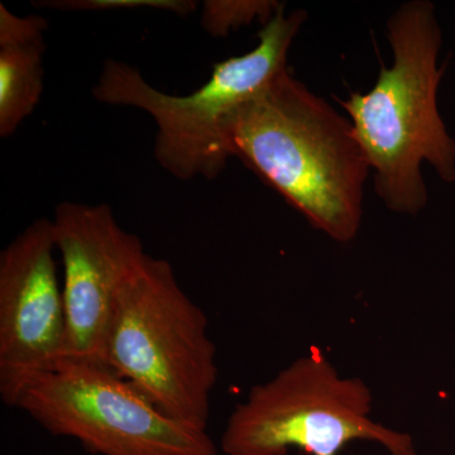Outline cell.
Masks as SVG:
<instances>
[{"label": "cell", "mask_w": 455, "mask_h": 455, "mask_svg": "<svg viewBox=\"0 0 455 455\" xmlns=\"http://www.w3.org/2000/svg\"><path fill=\"white\" fill-rule=\"evenodd\" d=\"M233 147L235 157L311 227L340 243L358 235L371 170L366 156L349 119L289 68L242 110Z\"/></svg>", "instance_id": "obj_1"}, {"label": "cell", "mask_w": 455, "mask_h": 455, "mask_svg": "<svg viewBox=\"0 0 455 455\" xmlns=\"http://www.w3.org/2000/svg\"><path fill=\"white\" fill-rule=\"evenodd\" d=\"M394 62L368 92L338 100L373 171L377 196L390 211L418 215L427 203L421 164L455 181V140L439 112L443 35L435 5L403 3L387 22Z\"/></svg>", "instance_id": "obj_2"}, {"label": "cell", "mask_w": 455, "mask_h": 455, "mask_svg": "<svg viewBox=\"0 0 455 455\" xmlns=\"http://www.w3.org/2000/svg\"><path fill=\"white\" fill-rule=\"evenodd\" d=\"M307 20V12L287 13L283 4L260 29L253 50L212 66L208 82L191 94H166L116 60L103 66L92 94L101 103L151 116L157 127L156 161L173 178H218L235 157L233 132L242 110L289 68V51Z\"/></svg>", "instance_id": "obj_3"}, {"label": "cell", "mask_w": 455, "mask_h": 455, "mask_svg": "<svg viewBox=\"0 0 455 455\" xmlns=\"http://www.w3.org/2000/svg\"><path fill=\"white\" fill-rule=\"evenodd\" d=\"M104 363L175 420L208 430L218 381L208 317L169 260L146 254L116 293Z\"/></svg>", "instance_id": "obj_4"}, {"label": "cell", "mask_w": 455, "mask_h": 455, "mask_svg": "<svg viewBox=\"0 0 455 455\" xmlns=\"http://www.w3.org/2000/svg\"><path fill=\"white\" fill-rule=\"evenodd\" d=\"M372 392L361 379L341 377L322 349L293 361L254 386L233 410L221 436L226 455H338L366 440L390 455H416L414 440L371 419Z\"/></svg>", "instance_id": "obj_5"}, {"label": "cell", "mask_w": 455, "mask_h": 455, "mask_svg": "<svg viewBox=\"0 0 455 455\" xmlns=\"http://www.w3.org/2000/svg\"><path fill=\"white\" fill-rule=\"evenodd\" d=\"M11 406L97 455H220L208 430L175 420L106 363L61 361L27 379Z\"/></svg>", "instance_id": "obj_6"}, {"label": "cell", "mask_w": 455, "mask_h": 455, "mask_svg": "<svg viewBox=\"0 0 455 455\" xmlns=\"http://www.w3.org/2000/svg\"><path fill=\"white\" fill-rule=\"evenodd\" d=\"M52 223L64 263V361L104 363L116 293L147 253L106 204H59Z\"/></svg>", "instance_id": "obj_7"}, {"label": "cell", "mask_w": 455, "mask_h": 455, "mask_svg": "<svg viewBox=\"0 0 455 455\" xmlns=\"http://www.w3.org/2000/svg\"><path fill=\"white\" fill-rule=\"evenodd\" d=\"M52 220L33 221L0 254V395L65 358L64 293L57 278Z\"/></svg>", "instance_id": "obj_8"}, {"label": "cell", "mask_w": 455, "mask_h": 455, "mask_svg": "<svg viewBox=\"0 0 455 455\" xmlns=\"http://www.w3.org/2000/svg\"><path fill=\"white\" fill-rule=\"evenodd\" d=\"M44 17L0 4V137L8 139L40 103L46 51Z\"/></svg>", "instance_id": "obj_9"}, {"label": "cell", "mask_w": 455, "mask_h": 455, "mask_svg": "<svg viewBox=\"0 0 455 455\" xmlns=\"http://www.w3.org/2000/svg\"><path fill=\"white\" fill-rule=\"evenodd\" d=\"M283 4L278 2H206L203 11V26L215 37H224L239 27L260 20L268 23Z\"/></svg>", "instance_id": "obj_10"}]
</instances>
